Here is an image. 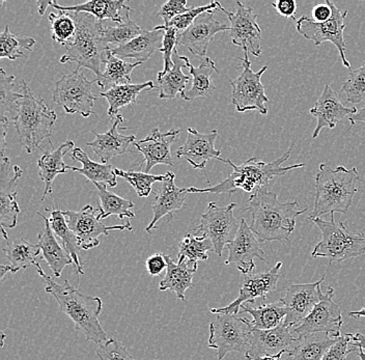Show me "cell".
I'll use <instances>...</instances> for the list:
<instances>
[{
  "label": "cell",
  "instance_id": "cell-1",
  "mask_svg": "<svg viewBox=\"0 0 365 360\" xmlns=\"http://www.w3.org/2000/svg\"><path fill=\"white\" fill-rule=\"evenodd\" d=\"M307 211V208L299 209L297 200L280 202L277 193L268 187L251 195L244 210L252 217L250 227L259 242L289 241L295 231L297 217Z\"/></svg>",
  "mask_w": 365,
  "mask_h": 360
},
{
  "label": "cell",
  "instance_id": "cell-2",
  "mask_svg": "<svg viewBox=\"0 0 365 360\" xmlns=\"http://www.w3.org/2000/svg\"><path fill=\"white\" fill-rule=\"evenodd\" d=\"M34 266L46 282L45 291L56 298L61 311L74 323L75 329L82 332L86 341L100 345L106 343L108 337L99 321L103 311L101 298L80 293L68 280L63 284H57L56 280L46 274L40 264L36 263Z\"/></svg>",
  "mask_w": 365,
  "mask_h": 360
},
{
  "label": "cell",
  "instance_id": "cell-3",
  "mask_svg": "<svg viewBox=\"0 0 365 360\" xmlns=\"http://www.w3.org/2000/svg\"><path fill=\"white\" fill-rule=\"evenodd\" d=\"M294 145L295 143H293L282 157L270 163H264L257 157H252L242 163L241 165H236L230 159L218 158L217 160L232 166L234 172L228 175L225 181L215 186L202 189L190 187V188H187V190L189 193H216V195L228 193V195H232L238 189H241L245 192L251 193V195H255L262 188L268 187L270 182L275 178L282 177L291 170L303 168L305 165L304 163H301L291 166H282V164L289 160L291 157Z\"/></svg>",
  "mask_w": 365,
  "mask_h": 360
},
{
  "label": "cell",
  "instance_id": "cell-4",
  "mask_svg": "<svg viewBox=\"0 0 365 360\" xmlns=\"http://www.w3.org/2000/svg\"><path fill=\"white\" fill-rule=\"evenodd\" d=\"M359 180L356 168L346 170L341 165L333 170L328 164L322 163L316 175V200L309 220L327 213H346L358 192Z\"/></svg>",
  "mask_w": 365,
  "mask_h": 360
},
{
  "label": "cell",
  "instance_id": "cell-5",
  "mask_svg": "<svg viewBox=\"0 0 365 360\" xmlns=\"http://www.w3.org/2000/svg\"><path fill=\"white\" fill-rule=\"evenodd\" d=\"M73 13V12H71ZM76 22V34L66 45L67 53L61 63H76L77 69L86 68L95 73L96 78L102 76V66L106 63L110 47L104 42V22L86 13H73Z\"/></svg>",
  "mask_w": 365,
  "mask_h": 360
},
{
  "label": "cell",
  "instance_id": "cell-6",
  "mask_svg": "<svg viewBox=\"0 0 365 360\" xmlns=\"http://www.w3.org/2000/svg\"><path fill=\"white\" fill-rule=\"evenodd\" d=\"M23 95L14 126L19 141L29 154L40 149L44 140H49L57 120L56 111L50 109L43 98H36L24 81H20Z\"/></svg>",
  "mask_w": 365,
  "mask_h": 360
},
{
  "label": "cell",
  "instance_id": "cell-7",
  "mask_svg": "<svg viewBox=\"0 0 365 360\" xmlns=\"http://www.w3.org/2000/svg\"><path fill=\"white\" fill-rule=\"evenodd\" d=\"M329 221L317 218L314 222L322 232V240L312 252V257H327L333 262H344L365 254V232L353 234L344 222H335L334 214Z\"/></svg>",
  "mask_w": 365,
  "mask_h": 360
},
{
  "label": "cell",
  "instance_id": "cell-8",
  "mask_svg": "<svg viewBox=\"0 0 365 360\" xmlns=\"http://www.w3.org/2000/svg\"><path fill=\"white\" fill-rule=\"evenodd\" d=\"M209 347L215 349L217 360H223L230 352L246 354L250 348V321L235 314H218L210 323Z\"/></svg>",
  "mask_w": 365,
  "mask_h": 360
},
{
  "label": "cell",
  "instance_id": "cell-9",
  "mask_svg": "<svg viewBox=\"0 0 365 360\" xmlns=\"http://www.w3.org/2000/svg\"><path fill=\"white\" fill-rule=\"evenodd\" d=\"M93 83L96 81H88L80 69L65 74L56 82L54 102L68 115L78 113L83 118L95 115L93 108L98 97L93 95Z\"/></svg>",
  "mask_w": 365,
  "mask_h": 360
},
{
  "label": "cell",
  "instance_id": "cell-10",
  "mask_svg": "<svg viewBox=\"0 0 365 360\" xmlns=\"http://www.w3.org/2000/svg\"><path fill=\"white\" fill-rule=\"evenodd\" d=\"M241 61L243 72L238 78L230 81L232 84V103L236 107L238 113L248 110H257L262 115L268 113L267 102L269 98L264 93V86L262 83V77L268 70L264 66L259 72H253L251 69V61L248 58V52H245L243 58H238Z\"/></svg>",
  "mask_w": 365,
  "mask_h": 360
},
{
  "label": "cell",
  "instance_id": "cell-11",
  "mask_svg": "<svg viewBox=\"0 0 365 360\" xmlns=\"http://www.w3.org/2000/svg\"><path fill=\"white\" fill-rule=\"evenodd\" d=\"M328 4L332 9V16L328 21L319 24L312 18L302 16L296 21L297 31L307 40L312 41L316 46H319L325 42L332 43L339 50L344 67L351 70V63L346 56V45L344 41V29H346L344 19L348 16V12L346 11L342 12L337 9L334 2L330 0H328Z\"/></svg>",
  "mask_w": 365,
  "mask_h": 360
},
{
  "label": "cell",
  "instance_id": "cell-12",
  "mask_svg": "<svg viewBox=\"0 0 365 360\" xmlns=\"http://www.w3.org/2000/svg\"><path fill=\"white\" fill-rule=\"evenodd\" d=\"M236 207V202H232L225 208L217 206L216 202H210L196 229V232H202L211 240L214 252L219 257L222 256L225 246L234 240L239 231L240 223L234 214Z\"/></svg>",
  "mask_w": 365,
  "mask_h": 360
},
{
  "label": "cell",
  "instance_id": "cell-13",
  "mask_svg": "<svg viewBox=\"0 0 365 360\" xmlns=\"http://www.w3.org/2000/svg\"><path fill=\"white\" fill-rule=\"evenodd\" d=\"M66 220H67L68 227L72 230L78 240L80 250H90L100 245L99 237L101 235L108 236L111 231H133L132 225L128 221L125 225H105L100 221L99 209L95 210L93 206H88L82 208L81 211H63Z\"/></svg>",
  "mask_w": 365,
  "mask_h": 360
},
{
  "label": "cell",
  "instance_id": "cell-14",
  "mask_svg": "<svg viewBox=\"0 0 365 360\" xmlns=\"http://www.w3.org/2000/svg\"><path fill=\"white\" fill-rule=\"evenodd\" d=\"M334 289L329 287L324 293L321 302L314 307L307 318L292 327L297 339L312 334H328L332 339L341 336V326L344 323L341 309L333 300Z\"/></svg>",
  "mask_w": 365,
  "mask_h": 360
},
{
  "label": "cell",
  "instance_id": "cell-15",
  "mask_svg": "<svg viewBox=\"0 0 365 360\" xmlns=\"http://www.w3.org/2000/svg\"><path fill=\"white\" fill-rule=\"evenodd\" d=\"M237 12L232 13L219 4V10L225 13L230 21L232 44L241 47L244 52L259 58L262 56V29L257 24L259 15L253 12L252 8H246L240 1L237 2Z\"/></svg>",
  "mask_w": 365,
  "mask_h": 360
},
{
  "label": "cell",
  "instance_id": "cell-16",
  "mask_svg": "<svg viewBox=\"0 0 365 360\" xmlns=\"http://www.w3.org/2000/svg\"><path fill=\"white\" fill-rule=\"evenodd\" d=\"M282 267V262H278L273 268L267 272L259 273V274L245 275L242 284L238 298L235 302L228 304L227 307L220 309H211V313L214 314H235L238 316L241 307L245 303H255V300L266 299L269 294L277 288L278 280H279L280 269Z\"/></svg>",
  "mask_w": 365,
  "mask_h": 360
},
{
  "label": "cell",
  "instance_id": "cell-17",
  "mask_svg": "<svg viewBox=\"0 0 365 360\" xmlns=\"http://www.w3.org/2000/svg\"><path fill=\"white\" fill-rule=\"evenodd\" d=\"M23 170L18 165H11L10 159H0V225L4 240L9 241L6 229H14L17 225L20 213L17 202V182L22 177Z\"/></svg>",
  "mask_w": 365,
  "mask_h": 360
},
{
  "label": "cell",
  "instance_id": "cell-18",
  "mask_svg": "<svg viewBox=\"0 0 365 360\" xmlns=\"http://www.w3.org/2000/svg\"><path fill=\"white\" fill-rule=\"evenodd\" d=\"M228 257L225 262V265L235 264L240 272L250 275L255 268V259L266 262V254L259 246V239L251 231L246 220L242 218L240 221V229L234 240L227 246Z\"/></svg>",
  "mask_w": 365,
  "mask_h": 360
},
{
  "label": "cell",
  "instance_id": "cell-19",
  "mask_svg": "<svg viewBox=\"0 0 365 360\" xmlns=\"http://www.w3.org/2000/svg\"><path fill=\"white\" fill-rule=\"evenodd\" d=\"M324 279L325 277L312 284H292L287 288L284 298H282L287 312L284 322L285 325L294 327L312 313L314 307L324 297L321 290V284Z\"/></svg>",
  "mask_w": 365,
  "mask_h": 360
},
{
  "label": "cell",
  "instance_id": "cell-20",
  "mask_svg": "<svg viewBox=\"0 0 365 360\" xmlns=\"http://www.w3.org/2000/svg\"><path fill=\"white\" fill-rule=\"evenodd\" d=\"M213 13L202 14L186 31L178 34V45L187 48L194 56L207 58V48L214 36L230 31V26L217 21Z\"/></svg>",
  "mask_w": 365,
  "mask_h": 360
},
{
  "label": "cell",
  "instance_id": "cell-21",
  "mask_svg": "<svg viewBox=\"0 0 365 360\" xmlns=\"http://www.w3.org/2000/svg\"><path fill=\"white\" fill-rule=\"evenodd\" d=\"M296 341L297 336L292 331V327L284 323L270 330L252 329L250 348L246 352V359L255 360L264 356L284 354Z\"/></svg>",
  "mask_w": 365,
  "mask_h": 360
},
{
  "label": "cell",
  "instance_id": "cell-22",
  "mask_svg": "<svg viewBox=\"0 0 365 360\" xmlns=\"http://www.w3.org/2000/svg\"><path fill=\"white\" fill-rule=\"evenodd\" d=\"M181 132V130L173 128L165 133H161L158 128H155L145 140L134 141L133 145L137 151L141 153L145 158L143 163H145V170L147 174H150L152 168L158 164L175 165L170 148Z\"/></svg>",
  "mask_w": 365,
  "mask_h": 360
},
{
  "label": "cell",
  "instance_id": "cell-23",
  "mask_svg": "<svg viewBox=\"0 0 365 360\" xmlns=\"http://www.w3.org/2000/svg\"><path fill=\"white\" fill-rule=\"evenodd\" d=\"M187 131V140L177 151L178 158L188 161L195 170H205L210 160L220 158L221 151L215 148L219 135L217 130L207 134L200 133L194 128Z\"/></svg>",
  "mask_w": 365,
  "mask_h": 360
},
{
  "label": "cell",
  "instance_id": "cell-24",
  "mask_svg": "<svg viewBox=\"0 0 365 360\" xmlns=\"http://www.w3.org/2000/svg\"><path fill=\"white\" fill-rule=\"evenodd\" d=\"M357 111L356 107L344 106L341 103L339 93L335 92L329 84H326L321 97L309 110L310 115L318 120L312 138H318L322 129H334L344 118L355 115Z\"/></svg>",
  "mask_w": 365,
  "mask_h": 360
},
{
  "label": "cell",
  "instance_id": "cell-25",
  "mask_svg": "<svg viewBox=\"0 0 365 360\" xmlns=\"http://www.w3.org/2000/svg\"><path fill=\"white\" fill-rule=\"evenodd\" d=\"M124 122L122 115H118L113 120V125L111 129L106 133H95V140L86 143L91 147L95 154L101 159L102 163H108L111 159L125 154L129 150L130 145L135 141L134 135H124L120 133V130H128L125 127H120Z\"/></svg>",
  "mask_w": 365,
  "mask_h": 360
},
{
  "label": "cell",
  "instance_id": "cell-26",
  "mask_svg": "<svg viewBox=\"0 0 365 360\" xmlns=\"http://www.w3.org/2000/svg\"><path fill=\"white\" fill-rule=\"evenodd\" d=\"M168 179L161 182V186L157 191L156 197L152 206L154 217L145 229L148 232L157 227L160 220L166 216L171 217L175 211L181 209L188 195L187 188H179L175 185V175L170 172H168Z\"/></svg>",
  "mask_w": 365,
  "mask_h": 360
},
{
  "label": "cell",
  "instance_id": "cell-27",
  "mask_svg": "<svg viewBox=\"0 0 365 360\" xmlns=\"http://www.w3.org/2000/svg\"><path fill=\"white\" fill-rule=\"evenodd\" d=\"M53 9L63 12L86 13L97 18L99 21L111 20L118 24H125L130 20L129 15L132 9L125 4L124 0H91L77 6H63L52 2Z\"/></svg>",
  "mask_w": 365,
  "mask_h": 360
},
{
  "label": "cell",
  "instance_id": "cell-28",
  "mask_svg": "<svg viewBox=\"0 0 365 360\" xmlns=\"http://www.w3.org/2000/svg\"><path fill=\"white\" fill-rule=\"evenodd\" d=\"M164 34L165 31H157L155 29L150 31H143L140 36L130 41L127 44L110 47V52L120 59L130 58L136 63H145L155 52L161 49Z\"/></svg>",
  "mask_w": 365,
  "mask_h": 360
},
{
  "label": "cell",
  "instance_id": "cell-29",
  "mask_svg": "<svg viewBox=\"0 0 365 360\" xmlns=\"http://www.w3.org/2000/svg\"><path fill=\"white\" fill-rule=\"evenodd\" d=\"M168 269L164 279L160 282L159 291H171L177 295L178 299L186 302V294L188 289L193 287L194 273L197 271L198 263L184 259L175 263L170 256H166Z\"/></svg>",
  "mask_w": 365,
  "mask_h": 360
},
{
  "label": "cell",
  "instance_id": "cell-30",
  "mask_svg": "<svg viewBox=\"0 0 365 360\" xmlns=\"http://www.w3.org/2000/svg\"><path fill=\"white\" fill-rule=\"evenodd\" d=\"M38 215L44 220V227L38 234V245L42 250L43 257L52 270L54 277H61L66 266L74 265L72 257L68 254L63 246L59 245L56 235L50 227L49 220L46 216L38 212Z\"/></svg>",
  "mask_w": 365,
  "mask_h": 360
},
{
  "label": "cell",
  "instance_id": "cell-31",
  "mask_svg": "<svg viewBox=\"0 0 365 360\" xmlns=\"http://www.w3.org/2000/svg\"><path fill=\"white\" fill-rule=\"evenodd\" d=\"M182 58L193 79L190 90L181 93L182 99L185 101H193L196 98L210 97L216 90L212 75L215 72L219 73L213 59L207 56L198 67H194L187 56H182Z\"/></svg>",
  "mask_w": 365,
  "mask_h": 360
},
{
  "label": "cell",
  "instance_id": "cell-32",
  "mask_svg": "<svg viewBox=\"0 0 365 360\" xmlns=\"http://www.w3.org/2000/svg\"><path fill=\"white\" fill-rule=\"evenodd\" d=\"M75 149L74 143L72 140L66 141L63 145H59L57 149H52V151L45 152L44 155L38 159V175L41 180L44 182L45 189L42 200H45L48 195L52 193V184L54 179L59 174H66L68 170L67 164L63 163V157L71 150Z\"/></svg>",
  "mask_w": 365,
  "mask_h": 360
},
{
  "label": "cell",
  "instance_id": "cell-33",
  "mask_svg": "<svg viewBox=\"0 0 365 360\" xmlns=\"http://www.w3.org/2000/svg\"><path fill=\"white\" fill-rule=\"evenodd\" d=\"M339 339H332L328 334H312L299 337L287 350V360H322Z\"/></svg>",
  "mask_w": 365,
  "mask_h": 360
},
{
  "label": "cell",
  "instance_id": "cell-34",
  "mask_svg": "<svg viewBox=\"0 0 365 360\" xmlns=\"http://www.w3.org/2000/svg\"><path fill=\"white\" fill-rule=\"evenodd\" d=\"M71 158L74 161H79L82 164V168H75V166H68V170L73 172L79 173L84 175L88 181L95 183H102L109 187H115L118 184L115 174V168L109 163H98L91 160L88 155L80 148H75L71 153Z\"/></svg>",
  "mask_w": 365,
  "mask_h": 360
},
{
  "label": "cell",
  "instance_id": "cell-35",
  "mask_svg": "<svg viewBox=\"0 0 365 360\" xmlns=\"http://www.w3.org/2000/svg\"><path fill=\"white\" fill-rule=\"evenodd\" d=\"M46 211L50 213L48 220H49L52 232H54L57 238L61 239L63 248L67 250L68 254H70L73 262H74L73 267H74L75 272L78 275H83L86 272H84L83 264H82L79 257L78 240H77L76 236H75L72 230L68 227L67 220H66L63 211H61L57 207H54L51 210L46 208Z\"/></svg>",
  "mask_w": 365,
  "mask_h": 360
},
{
  "label": "cell",
  "instance_id": "cell-36",
  "mask_svg": "<svg viewBox=\"0 0 365 360\" xmlns=\"http://www.w3.org/2000/svg\"><path fill=\"white\" fill-rule=\"evenodd\" d=\"M156 86L154 82L147 81L145 83L137 84H124V86H116L113 88H108L106 92L99 93V98H105L108 102L109 108L107 113L110 118H116L118 115V111L129 105L135 104L137 97L140 95L141 92L145 90H154Z\"/></svg>",
  "mask_w": 365,
  "mask_h": 360
},
{
  "label": "cell",
  "instance_id": "cell-37",
  "mask_svg": "<svg viewBox=\"0 0 365 360\" xmlns=\"http://www.w3.org/2000/svg\"><path fill=\"white\" fill-rule=\"evenodd\" d=\"M241 311L252 316L253 320L250 321V324L253 330H270L278 327L284 322L287 314L282 298L278 302L267 303L257 307L244 304Z\"/></svg>",
  "mask_w": 365,
  "mask_h": 360
},
{
  "label": "cell",
  "instance_id": "cell-38",
  "mask_svg": "<svg viewBox=\"0 0 365 360\" xmlns=\"http://www.w3.org/2000/svg\"><path fill=\"white\" fill-rule=\"evenodd\" d=\"M173 67L168 72H160L157 76L160 99H175L178 93L186 92L185 88L190 81V77L182 73V68H186V65L177 48L173 51Z\"/></svg>",
  "mask_w": 365,
  "mask_h": 360
},
{
  "label": "cell",
  "instance_id": "cell-39",
  "mask_svg": "<svg viewBox=\"0 0 365 360\" xmlns=\"http://www.w3.org/2000/svg\"><path fill=\"white\" fill-rule=\"evenodd\" d=\"M140 65V63H130L120 58H116L109 50L106 63H105V71L102 76L96 78L95 81L101 88H111L116 86L131 84L132 72Z\"/></svg>",
  "mask_w": 365,
  "mask_h": 360
},
{
  "label": "cell",
  "instance_id": "cell-40",
  "mask_svg": "<svg viewBox=\"0 0 365 360\" xmlns=\"http://www.w3.org/2000/svg\"><path fill=\"white\" fill-rule=\"evenodd\" d=\"M4 250L6 252V259L10 262L11 273L13 274L22 269L36 265V259L42 252L40 245H31L23 238L17 239L13 242L6 241V246Z\"/></svg>",
  "mask_w": 365,
  "mask_h": 360
},
{
  "label": "cell",
  "instance_id": "cell-41",
  "mask_svg": "<svg viewBox=\"0 0 365 360\" xmlns=\"http://www.w3.org/2000/svg\"><path fill=\"white\" fill-rule=\"evenodd\" d=\"M98 188L99 195V211L100 220H105L109 216H118L120 220L125 217L134 218L135 213L131 210L134 208V202L125 200L124 197H118L115 193L107 191V185L102 183H95Z\"/></svg>",
  "mask_w": 365,
  "mask_h": 360
},
{
  "label": "cell",
  "instance_id": "cell-42",
  "mask_svg": "<svg viewBox=\"0 0 365 360\" xmlns=\"http://www.w3.org/2000/svg\"><path fill=\"white\" fill-rule=\"evenodd\" d=\"M15 76L9 75L4 69H0V110L1 118H8L14 125L17 116L19 103L23 95L21 93L14 92Z\"/></svg>",
  "mask_w": 365,
  "mask_h": 360
},
{
  "label": "cell",
  "instance_id": "cell-43",
  "mask_svg": "<svg viewBox=\"0 0 365 360\" xmlns=\"http://www.w3.org/2000/svg\"><path fill=\"white\" fill-rule=\"evenodd\" d=\"M214 252L213 243L205 235H195L188 232L182 239L179 245V254L178 262L189 259V261L198 262L207 261L209 259L207 252Z\"/></svg>",
  "mask_w": 365,
  "mask_h": 360
},
{
  "label": "cell",
  "instance_id": "cell-44",
  "mask_svg": "<svg viewBox=\"0 0 365 360\" xmlns=\"http://www.w3.org/2000/svg\"><path fill=\"white\" fill-rule=\"evenodd\" d=\"M36 45V40L31 38H23L11 33L10 26L6 25L4 31L0 36V58H9L11 61L24 58L25 54L21 51V48L31 51L33 47ZM26 58V56H25Z\"/></svg>",
  "mask_w": 365,
  "mask_h": 360
},
{
  "label": "cell",
  "instance_id": "cell-45",
  "mask_svg": "<svg viewBox=\"0 0 365 360\" xmlns=\"http://www.w3.org/2000/svg\"><path fill=\"white\" fill-rule=\"evenodd\" d=\"M115 174L118 177L123 178L128 183L135 189L137 195L140 197H147L152 192V186L157 182L165 181L168 178V174L155 175L147 174V173L134 172V170H120L115 168Z\"/></svg>",
  "mask_w": 365,
  "mask_h": 360
},
{
  "label": "cell",
  "instance_id": "cell-46",
  "mask_svg": "<svg viewBox=\"0 0 365 360\" xmlns=\"http://www.w3.org/2000/svg\"><path fill=\"white\" fill-rule=\"evenodd\" d=\"M49 21L51 22L52 38L56 42L66 46L73 40L76 34V22L73 13L63 11H58L57 15L51 13Z\"/></svg>",
  "mask_w": 365,
  "mask_h": 360
},
{
  "label": "cell",
  "instance_id": "cell-47",
  "mask_svg": "<svg viewBox=\"0 0 365 360\" xmlns=\"http://www.w3.org/2000/svg\"><path fill=\"white\" fill-rule=\"evenodd\" d=\"M143 31L135 22L128 20L125 24H118L115 26H104L103 38L108 46L111 44L118 47L134 40L137 36H140Z\"/></svg>",
  "mask_w": 365,
  "mask_h": 360
},
{
  "label": "cell",
  "instance_id": "cell-48",
  "mask_svg": "<svg viewBox=\"0 0 365 360\" xmlns=\"http://www.w3.org/2000/svg\"><path fill=\"white\" fill-rule=\"evenodd\" d=\"M349 103L358 104L365 101V63L356 70H351L349 79L341 86Z\"/></svg>",
  "mask_w": 365,
  "mask_h": 360
},
{
  "label": "cell",
  "instance_id": "cell-49",
  "mask_svg": "<svg viewBox=\"0 0 365 360\" xmlns=\"http://www.w3.org/2000/svg\"><path fill=\"white\" fill-rule=\"evenodd\" d=\"M219 4H220L218 1H212L211 4H207V6H197V8L193 6V8L189 9L188 12L178 16L165 26L173 27L178 33H182V31H186L202 14L219 10Z\"/></svg>",
  "mask_w": 365,
  "mask_h": 360
},
{
  "label": "cell",
  "instance_id": "cell-50",
  "mask_svg": "<svg viewBox=\"0 0 365 360\" xmlns=\"http://www.w3.org/2000/svg\"><path fill=\"white\" fill-rule=\"evenodd\" d=\"M100 360H137L130 354L118 337L108 339L96 351Z\"/></svg>",
  "mask_w": 365,
  "mask_h": 360
},
{
  "label": "cell",
  "instance_id": "cell-51",
  "mask_svg": "<svg viewBox=\"0 0 365 360\" xmlns=\"http://www.w3.org/2000/svg\"><path fill=\"white\" fill-rule=\"evenodd\" d=\"M155 29L165 31L163 44H162V48L159 51L163 53L164 68L161 73H166L173 67V54L175 48H177L175 46L178 45V34L179 33L173 27H168L165 25H158V26L155 27Z\"/></svg>",
  "mask_w": 365,
  "mask_h": 360
},
{
  "label": "cell",
  "instance_id": "cell-52",
  "mask_svg": "<svg viewBox=\"0 0 365 360\" xmlns=\"http://www.w3.org/2000/svg\"><path fill=\"white\" fill-rule=\"evenodd\" d=\"M186 0H170L161 6L158 16L164 21V25H168L175 17L182 14L188 12Z\"/></svg>",
  "mask_w": 365,
  "mask_h": 360
},
{
  "label": "cell",
  "instance_id": "cell-53",
  "mask_svg": "<svg viewBox=\"0 0 365 360\" xmlns=\"http://www.w3.org/2000/svg\"><path fill=\"white\" fill-rule=\"evenodd\" d=\"M351 341V334H348L346 336L339 337L336 344L329 349L325 356L322 360H346L350 353L357 350V348H349Z\"/></svg>",
  "mask_w": 365,
  "mask_h": 360
},
{
  "label": "cell",
  "instance_id": "cell-54",
  "mask_svg": "<svg viewBox=\"0 0 365 360\" xmlns=\"http://www.w3.org/2000/svg\"><path fill=\"white\" fill-rule=\"evenodd\" d=\"M145 267L150 277H159L165 269H168L165 254H155L148 257L145 262Z\"/></svg>",
  "mask_w": 365,
  "mask_h": 360
},
{
  "label": "cell",
  "instance_id": "cell-55",
  "mask_svg": "<svg viewBox=\"0 0 365 360\" xmlns=\"http://www.w3.org/2000/svg\"><path fill=\"white\" fill-rule=\"evenodd\" d=\"M271 4L275 8L276 12L282 17L296 20L297 4L295 0H278Z\"/></svg>",
  "mask_w": 365,
  "mask_h": 360
},
{
  "label": "cell",
  "instance_id": "cell-56",
  "mask_svg": "<svg viewBox=\"0 0 365 360\" xmlns=\"http://www.w3.org/2000/svg\"><path fill=\"white\" fill-rule=\"evenodd\" d=\"M312 19L319 24H323V22L328 21L332 16V9H331L330 4H328V0H326L325 4H317L314 9H312Z\"/></svg>",
  "mask_w": 365,
  "mask_h": 360
},
{
  "label": "cell",
  "instance_id": "cell-57",
  "mask_svg": "<svg viewBox=\"0 0 365 360\" xmlns=\"http://www.w3.org/2000/svg\"><path fill=\"white\" fill-rule=\"evenodd\" d=\"M350 334V345L354 348L362 349V350H365V336L364 334H360V332H357V334Z\"/></svg>",
  "mask_w": 365,
  "mask_h": 360
},
{
  "label": "cell",
  "instance_id": "cell-58",
  "mask_svg": "<svg viewBox=\"0 0 365 360\" xmlns=\"http://www.w3.org/2000/svg\"><path fill=\"white\" fill-rule=\"evenodd\" d=\"M349 120H350L351 127H353L357 123H365V104L355 115L349 116Z\"/></svg>",
  "mask_w": 365,
  "mask_h": 360
},
{
  "label": "cell",
  "instance_id": "cell-59",
  "mask_svg": "<svg viewBox=\"0 0 365 360\" xmlns=\"http://www.w3.org/2000/svg\"><path fill=\"white\" fill-rule=\"evenodd\" d=\"M52 2L53 1H38V14H40L41 16L44 15L46 11H47L48 6H52Z\"/></svg>",
  "mask_w": 365,
  "mask_h": 360
},
{
  "label": "cell",
  "instance_id": "cell-60",
  "mask_svg": "<svg viewBox=\"0 0 365 360\" xmlns=\"http://www.w3.org/2000/svg\"><path fill=\"white\" fill-rule=\"evenodd\" d=\"M349 316H350L351 318L355 319L365 318V307H362L360 311L350 312V313H349Z\"/></svg>",
  "mask_w": 365,
  "mask_h": 360
},
{
  "label": "cell",
  "instance_id": "cell-61",
  "mask_svg": "<svg viewBox=\"0 0 365 360\" xmlns=\"http://www.w3.org/2000/svg\"><path fill=\"white\" fill-rule=\"evenodd\" d=\"M11 272V268L10 265H1L0 266V279H4V275L6 273Z\"/></svg>",
  "mask_w": 365,
  "mask_h": 360
},
{
  "label": "cell",
  "instance_id": "cell-62",
  "mask_svg": "<svg viewBox=\"0 0 365 360\" xmlns=\"http://www.w3.org/2000/svg\"><path fill=\"white\" fill-rule=\"evenodd\" d=\"M282 355L284 354H278L276 356H264L261 357V359H255V360H280L282 359Z\"/></svg>",
  "mask_w": 365,
  "mask_h": 360
},
{
  "label": "cell",
  "instance_id": "cell-63",
  "mask_svg": "<svg viewBox=\"0 0 365 360\" xmlns=\"http://www.w3.org/2000/svg\"><path fill=\"white\" fill-rule=\"evenodd\" d=\"M359 357L360 360H365V353L362 349H359Z\"/></svg>",
  "mask_w": 365,
  "mask_h": 360
}]
</instances>
